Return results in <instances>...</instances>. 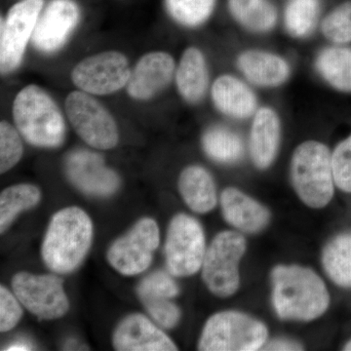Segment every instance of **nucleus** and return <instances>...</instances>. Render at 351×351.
I'll list each match as a JSON object with an SVG mask.
<instances>
[{
    "mask_svg": "<svg viewBox=\"0 0 351 351\" xmlns=\"http://www.w3.org/2000/svg\"><path fill=\"white\" fill-rule=\"evenodd\" d=\"M272 302L284 320L311 321L326 313L330 295L313 270L299 265H278L271 274Z\"/></svg>",
    "mask_w": 351,
    "mask_h": 351,
    "instance_id": "obj_1",
    "label": "nucleus"
},
{
    "mask_svg": "<svg viewBox=\"0 0 351 351\" xmlns=\"http://www.w3.org/2000/svg\"><path fill=\"white\" fill-rule=\"evenodd\" d=\"M93 223L86 212L73 206L58 211L50 219L41 246L48 269L69 274L77 269L91 247Z\"/></svg>",
    "mask_w": 351,
    "mask_h": 351,
    "instance_id": "obj_2",
    "label": "nucleus"
},
{
    "mask_svg": "<svg viewBox=\"0 0 351 351\" xmlns=\"http://www.w3.org/2000/svg\"><path fill=\"white\" fill-rule=\"evenodd\" d=\"M13 117L29 145L55 149L66 138V122L50 95L38 85L23 88L13 103Z\"/></svg>",
    "mask_w": 351,
    "mask_h": 351,
    "instance_id": "obj_3",
    "label": "nucleus"
},
{
    "mask_svg": "<svg viewBox=\"0 0 351 351\" xmlns=\"http://www.w3.org/2000/svg\"><path fill=\"white\" fill-rule=\"evenodd\" d=\"M291 179L302 202L311 208L329 204L335 193L332 152L318 141H306L295 147L290 165Z\"/></svg>",
    "mask_w": 351,
    "mask_h": 351,
    "instance_id": "obj_4",
    "label": "nucleus"
},
{
    "mask_svg": "<svg viewBox=\"0 0 351 351\" xmlns=\"http://www.w3.org/2000/svg\"><path fill=\"white\" fill-rule=\"evenodd\" d=\"M267 328L263 322L239 311H221L208 319L198 350L255 351L267 343Z\"/></svg>",
    "mask_w": 351,
    "mask_h": 351,
    "instance_id": "obj_5",
    "label": "nucleus"
},
{
    "mask_svg": "<svg viewBox=\"0 0 351 351\" xmlns=\"http://www.w3.org/2000/svg\"><path fill=\"white\" fill-rule=\"evenodd\" d=\"M246 251L243 235L219 232L208 247L202 263V278L210 292L219 298L230 297L239 290V263Z\"/></svg>",
    "mask_w": 351,
    "mask_h": 351,
    "instance_id": "obj_6",
    "label": "nucleus"
},
{
    "mask_svg": "<svg viewBox=\"0 0 351 351\" xmlns=\"http://www.w3.org/2000/svg\"><path fill=\"white\" fill-rule=\"evenodd\" d=\"M66 112L76 134L94 149L107 151L117 147L119 132L107 108L83 91H73L66 99Z\"/></svg>",
    "mask_w": 351,
    "mask_h": 351,
    "instance_id": "obj_7",
    "label": "nucleus"
},
{
    "mask_svg": "<svg viewBox=\"0 0 351 351\" xmlns=\"http://www.w3.org/2000/svg\"><path fill=\"white\" fill-rule=\"evenodd\" d=\"M206 254L205 235L197 219L179 214L170 221L165 242L168 271L176 277L193 276L202 267Z\"/></svg>",
    "mask_w": 351,
    "mask_h": 351,
    "instance_id": "obj_8",
    "label": "nucleus"
},
{
    "mask_svg": "<svg viewBox=\"0 0 351 351\" xmlns=\"http://www.w3.org/2000/svg\"><path fill=\"white\" fill-rule=\"evenodd\" d=\"M159 239L156 221L151 218L140 219L128 232L110 245L107 252L108 262L122 276H138L151 265Z\"/></svg>",
    "mask_w": 351,
    "mask_h": 351,
    "instance_id": "obj_9",
    "label": "nucleus"
},
{
    "mask_svg": "<svg viewBox=\"0 0 351 351\" xmlns=\"http://www.w3.org/2000/svg\"><path fill=\"white\" fill-rule=\"evenodd\" d=\"M11 284L22 306L36 317L58 319L69 311L68 295L58 276L23 271L14 276Z\"/></svg>",
    "mask_w": 351,
    "mask_h": 351,
    "instance_id": "obj_10",
    "label": "nucleus"
},
{
    "mask_svg": "<svg viewBox=\"0 0 351 351\" xmlns=\"http://www.w3.org/2000/svg\"><path fill=\"white\" fill-rule=\"evenodd\" d=\"M131 69L125 55L106 51L80 62L71 73L76 87L91 95H110L127 86Z\"/></svg>",
    "mask_w": 351,
    "mask_h": 351,
    "instance_id": "obj_11",
    "label": "nucleus"
},
{
    "mask_svg": "<svg viewBox=\"0 0 351 351\" xmlns=\"http://www.w3.org/2000/svg\"><path fill=\"white\" fill-rule=\"evenodd\" d=\"M43 4L44 0H22L11 7L5 20L1 21L0 71L2 75L19 68Z\"/></svg>",
    "mask_w": 351,
    "mask_h": 351,
    "instance_id": "obj_12",
    "label": "nucleus"
},
{
    "mask_svg": "<svg viewBox=\"0 0 351 351\" xmlns=\"http://www.w3.org/2000/svg\"><path fill=\"white\" fill-rule=\"evenodd\" d=\"M66 177L88 195L108 197L119 189V175L106 165L103 156L87 149L69 152L64 160Z\"/></svg>",
    "mask_w": 351,
    "mask_h": 351,
    "instance_id": "obj_13",
    "label": "nucleus"
},
{
    "mask_svg": "<svg viewBox=\"0 0 351 351\" xmlns=\"http://www.w3.org/2000/svg\"><path fill=\"white\" fill-rule=\"evenodd\" d=\"M80 20V7L73 0H52L39 15L32 45L45 54H53L64 47Z\"/></svg>",
    "mask_w": 351,
    "mask_h": 351,
    "instance_id": "obj_14",
    "label": "nucleus"
},
{
    "mask_svg": "<svg viewBox=\"0 0 351 351\" xmlns=\"http://www.w3.org/2000/svg\"><path fill=\"white\" fill-rule=\"evenodd\" d=\"M174 58L169 53L154 51L144 55L131 71L127 93L138 101H147L163 92L176 73Z\"/></svg>",
    "mask_w": 351,
    "mask_h": 351,
    "instance_id": "obj_15",
    "label": "nucleus"
},
{
    "mask_svg": "<svg viewBox=\"0 0 351 351\" xmlns=\"http://www.w3.org/2000/svg\"><path fill=\"white\" fill-rule=\"evenodd\" d=\"M237 68L252 86L263 89L283 86L292 75L287 59L258 48L241 51L237 57Z\"/></svg>",
    "mask_w": 351,
    "mask_h": 351,
    "instance_id": "obj_16",
    "label": "nucleus"
},
{
    "mask_svg": "<svg viewBox=\"0 0 351 351\" xmlns=\"http://www.w3.org/2000/svg\"><path fill=\"white\" fill-rule=\"evenodd\" d=\"M114 350L119 351H173L178 348L149 318L140 313L126 316L115 328Z\"/></svg>",
    "mask_w": 351,
    "mask_h": 351,
    "instance_id": "obj_17",
    "label": "nucleus"
},
{
    "mask_svg": "<svg viewBox=\"0 0 351 351\" xmlns=\"http://www.w3.org/2000/svg\"><path fill=\"white\" fill-rule=\"evenodd\" d=\"M211 99L218 112L233 119H251L260 108L257 94L250 83L230 73L214 80Z\"/></svg>",
    "mask_w": 351,
    "mask_h": 351,
    "instance_id": "obj_18",
    "label": "nucleus"
},
{
    "mask_svg": "<svg viewBox=\"0 0 351 351\" xmlns=\"http://www.w3.org/2000/svg\"><path fill=\"white\" fill-rule=\"evenodd\" d=\"M281 141V119L269 106H263L252 117L249 154L258 169L270 167L278 154Z\"/></svg>",
    "mask_w": 351,
    "mask_h": 351,
    "instance_id": "obj_19",
    "label": "nucleus"
},
{
    "mask_svg": "<svg viewBox=\"0 0 351 351\" xmlns=\"http://www.w3.org/2000/svg\"><path fill=\"white\" fill-rule=\"evenodd\" d=\"M221 207L226 221L243 232H258L269 221L267 208L235 188L226 189L221 193Z\"/></svg>",
    "mask_w": 351,
    "mask_h": 351,
    "instance_id": "obj_20",
    "label": "nucleus"
},
{
    "mask_svg": "<svg viewBox=\"0 0 351 351\" xmlns=\"http://www.w3.org/2000/svg\"><path fill=\"white\" fill-rule=\"evenodd\" d=\"M176 85L182 100L189 105L200 103L209 88V69L202 51L195 46L186 48L176 68Z\"/></svg>",
    "mask_w": 351,
    "mask_h": 351,
    "instance_id": "obj_21",
    "label": "nucleus"
},
{
    "mask_svg": "<svg viewBox=\"0 0 351 351\" xmlns=\"http://www.w3.org/2000/svg\"><path fill=\"white\" fill-rule=\"evenodd\" d=\"M178 188L182 199L195 213H209L216 207V184L212 175L202 166L184 168L180 174Z\"/></svg>",
    "mask_w": 351,
    "mask_h": 351,
    "instance_id": "obj_22",
    "label": "nucleus"
},
{
    "mask_svg": "<svg viewBox=\"0 0 351 351\" xmlns=\"http://www.w3.org/2000/svg\"><path fill=\"white\" fill-rule=\"evenodd\" d=\"M317 75L332 89L351 93V48L332 44L323 48L314 59Z\"/></svg>",
    "mask_w": 351,
    "mask_h": 351,
    "instance_id": "obj_23",
    "label": "nucleus"
},
{
    "mask_svg": "<svg viewBox=\"0 0 351 351\" xmlns=\"http://www.w3.org/2000/svg\"><path fill=\"white\" fill-rule=\"evenodd\" d=\"M228 8L234 22L251 34H269L278 22L276 7L269 0H228Z\"/></svg>",
    "mask_w": 351,
    "mask_h": 351,
    "instance_id": "obj_24",
    "label": "nucleus"
},
{
    "mask_svg": "<svg viewBox=\"0 0 351 351\" xmlns=\"http://www.w3.org/2000/svg\"><path fill=\"white\" fill-rule=\"evenodd\" d=\"M201 142L205 154L216 162L232 164L244 156L243 140L237 132L226 126L210 127L203 134Z\"/></svg>",
    "mask_w": 351,
    "mask_h": 351,
    "instance_id": "obj_25",
    "label": "nucleus"
},
{
    "mask_svg": "<svg viewBox=\"0 0 351 351\" xmlns=\"http://www.w3.org/2000/svg\"><path fill=\"white\" fill-rule=\"evenodd\" d=\"M322 265L332 282L351 288V232L339 234L326 245Z\"/></svg>",
    "mask_w": 351,
    "mask_h": 351,
    "instance_id": "obj_26",
    "label": "nucleus"
},
{
    "mask_svg": "<svg viewBox=\"0 0 351 351\" xmlns=\"http://www.w3.org/2000/svg\"><path fill=\"white\" fill-rule=\"evenodd\" d=\"M320 12L321 0H290L284 9L286 34L295 39L308 38L317 27Z\"/></svg>",
    "mask_w": 351,
    "mask_h": 351,
    "instance_id": "obj_27",
    "label": "nucleus"
},
{
    "mask_svg": "<svg viewBox=\"0 0 351 351\" xmlns=\"http://www.w3.org/2000/svg\"><path fill=\"white\" fill-rule=\"evenodd\" d=\"M41 199V191L38 186L29 184H19L9 186L0 195V230L6 232L22 212L32 209Z\"/></svg>",
    "mask_w": 351,
    "mask_h": 351,
    "instance_id": "obj_28",
    "label": "nucleus"
},
{
    "mask_svg": "<svg viewBox=\"0 0 351 351\" xmlns=\"http://www.w3.org/2000/svg\"><path fill=\"white\" fill-rule=\"evenodd\" d=\"M217 0H165L166 10L178 25L196 29L211 18Z\"/></svg>",
    "mask_w": 351,
    "mask_h": 351,
    "instance_id": "obj_29",
    "label": "nucleus"
},
{
    "mask_svg": "<svg viewBox=\"0 0 351 351\" xmlns=\"http://www.w3.org/2000/svg\"><path fill=\"white\" fill-rule=\"evenodd\" d=\"M320 32L332 44L351 43V0L339 4L323 18Z\"/></svg>",
    "mask_w": 351,
    "mask_h": 351,
    "instance_id": "obj_30",
    "label": "nucleus"
},
{
    "mask_svg": "<svg viewBox=\"0 0 351 351\" xmlns=\"http://www.w3.org/2000/svg\"><path fill=\"white\" fill-rule=\"evenodd\" d=\"M24 147L18 129L7 121L0 123V172L12 169L22 158Z\"/></svg>",
    "mask_w": 351,
    "mask_h": 351,
    "instance_id": "obj_31",
    "label": "nucleus"
},
{
    "mask_svg": "<svg viewBox=\"0 0 351 351\" xmlns=\"http://www.w3.org/2000/svg\"><path fill=\"white\" fill-rule=\"evenodd\" d=\"M172 274L164 271H154L138 284L137 292L140 300L149 298L174 299L179 295V287Z\"/></svg>",
    "mask_w": 351,
    "mask_h": 351,
    "instance_id": "obj_32",
    "label": "nucleus"
},
{
    "mask_svg": "<svg viewBox=\"0 0 351 351\" xmlns=\"http://www.w3.org/2000/svg\"><path fill=\"white\" fill-rule=\"evenodd\" d=\"M332 168L336 186L345 193H351V134L332 152Z\"/></svg>",
    "mask_w": 351,
    "mask_h": 351,
    "instance_id": "obj_33",
    "label": "nucleus"
},
{
    "mask_svg": "<svg viewBox=\"0 0 351 351\" xmlns=\"http://www.w3.org/2000/svg\"><path fill=\"white\" fill-rule=\"evenodd\" d=\"M147 313L159 326L164 329H172L179 323L181 311L170 299L149 298L141 300Z\"/></svg>",
    "mask_w": 351,
    "mask_h": 351,
    "instance_id": "obj_34",
    "label": "nucleus"
},
{
    "mask_svg": "<svg viewBox=\"0 0 351 351\" xmlns=\"http://www.w3.org/2000/svg\"><path fill=\"white\" fill-rule=\"evenodd\" d=\"M21 304L14 293L4 286L0 287V331L9 332L20 322L23 316Z\"/></svg>",
    "mask_w": 351,
    "mask_h": 351,
    "instance_id": "obj_35",
    "label": "nucleus"
},
{
    "mask_svg": "<svg viewBox=\"0 0 351 351\" xmlns=\"http://www.w3.org/2000/svg\"><path fill=\"white\" fill-rule=\"evenodd\" d=\"M263 350H302V346L295 341H286V339H276L267 345L263 346Z\"/></svg>",
    "mask_w": 351,
    "mask_h": 351,
    "instance_id": "obj_36",
    "label": "nucleus"
},
{
    "mask_svg": "<svg viewBox=\"0 0 351 351\" xmlns=\"http://www.w3.org/2000/svg\"><path fill=\"white\" fill-rule=\"evenodd\" d=\"M32 350V346L29 345V343H27V341H14L13 343H11V345H9L5 348V350L9 351H22V350Z\"/></svg>",
    "mask_w": 351,
    "mask_h": 351,
    "instance_id": "obj_37",
    "label": "nucleus"
},
{
    "mask_svg": "<svg viewBox=\"0 0 351 351\" xmlns=\"http://www.w3.org/2000/svg\"><path fill=\"white\" fill-rule=\"evenodd\" d=\"M343 350L351 351V339L346 343L345 346H343Z\"/></svg>",
    "mask_w": 351,
    "mask_h": 351,
    "instance_id": "obj_38",
    "label": "nucleus"
}]
</instances>
